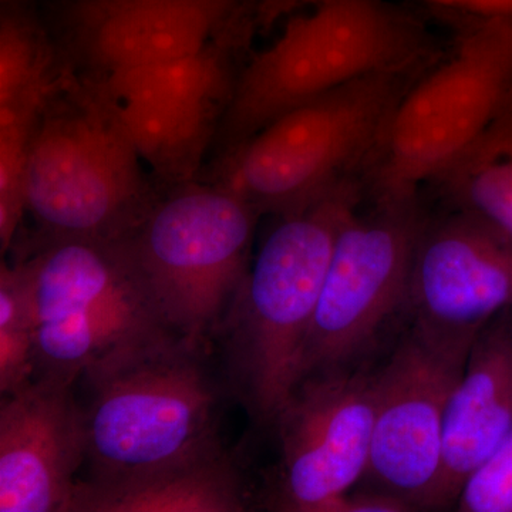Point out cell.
<instances>
[{
  "label": "cell",
  "instance_id": "cell-1",
  "mask_svg": "<svg viewBox=\"0 0 512 512\" xmlns=\"http://www.w3.org/2000/svg\"><path fill=\"white\" fill-rule=\"evenodd\" d=\"M340 181L279 215L224 318L229 376L252 416L275 423L301 382V363L340 228L359 208Z\"/></svg>",
  "mask_w": 512,
  "mask_h": 512
},
{
  "label": "cell",
  "instance_id": "cell-2",
  "mask_svg": "<svg viewBox=\"0 0 512 512\" xmlns=\"http://www.w3.org/2000/svg\"><path fill=\"white\" fill-rule=\"evenodd\" d=\"M429 56L367 74L276 117L231 147L215 183L259 214L305 207L370 163L403 94Z\"/></svg>",
  "mask_w": 512,
  "mask_h": 512
},
{
  "label": "cell",
  "instance_id": "cell-3",
  "mask_svg": "<svg viewBox=\"0 0 512 512\" xmlns=\"http://www.w3.org/2000/svg\"><path fill=\"white\" fill-rule=\"evenodd\" d=\"M200 348L168 336L84 373L90 481L137 476L221 444L217 393Z\"/></svg>",
  "mask_w": 512,
  "mask_h": 512
},
{
  "label": "cell",
  "instance_id": "cell-4",
  "mask_svg": "<svg viewBox=\"0 0 512 512\" xmlns=\"http://www.w3.org/2000/svg\"><path fill=\"white\" fill-rule=\"evenodd\" d=\"M156 200L126 133L87 83L67 72L30 147L26 212L40 237L121 239Z\"/></svg>",
  "mask_w": 512,
  "mask_h": 512
},
{
  "label": "cell",
  "instance_id": "cell-5",
  "mask_svg": "<svg viewBox=\"0 0 512 512\" xmlns=\"http://www.w3.org/2000/svg\"><path fill=\"white\" fill-rule=\"evenodd\" d=\"M427 56L423 30L386 0H313L235 79L225 143L237 146L306 101Z\"/></svg>",
  "mask_w": 512,
  "mask_h": 512
},
{
  "label": "cell",
  "instance_id": "cell-6",
  "mask_svg": "<svg viewBox=\"0 0 512 512\" xmlns=\"http://www.w3.org/2000/svg\"><path fill=\"white\" fill-rule=\"evenodd\" d=\"M35 302L36 377L73 384L92 367L177 335L123 238H37L22 258Z\"/></svg>",
  "mask_w": 512,
  "mask_h": 512
},
{
  "label": "cell",
  "instance_id": "cell-7",
  "mask_svg": "<svg viewBox=\"0 0 512 512\" xmlns=\"http://www.w3.org/2000/svg\"><path fill=\"white\" fill-rule=\"evenodd\" d=\"M259 212L218 183L177 185L130 234L128 254L167 325L201 346L249 271Z\"/></svg>",
  "mask_w": 512,
  "mask_h": 512
},
{
  "label": "cell",
  "instance_id": "cell-8",
  "mask_svg": "<svg viewBox=\"0 0 512 512\" xmlns=\"http://www.w3.org/2000/svg\"><path fill=\"white\" fill-rule=\"evenodd\" d=\"M456 52L403 94L370 160L377 197L416 195L450 175L512 93V23L474 19Z\"/></svg>",
  "mask_w": 512,
  "mask_h": 512
},
{
  "label": "cell",
  "instance_id": "cell-9",
  "mask_svg": "<svg viewBox=\"0 0 512 512\" xmlns=\"http://www.w3.org/2000/svg\"><path fill=\"white\" fill-rule=\"evenodd\" d=\"M426 222L416 195L377 197L336 237L301 363V380L346 369L375 342L394 313L406 309L414 251Z\"/></svg>",
  "mask_w": 512,
  "mask_h": 512
},
{
  "label": "cell",
  "instance_id": "cell-10",
  "mask_svg": "<svg viewBox=\"0 0 512 512\" xmlns=\"http://www.w3.org/2000/svg\"><path fill=\"white\" fill-rule=\"evenodd\" d=\"M84 82L141 161L173 187L195 180L235 86L221 40L173 62L93 74Z\"/></svg>",
  "mask_w": 512,
  "mask_h": 512
},
{
  "label": "cell",
  "instance_id": "cell-11",
  "mask_svg": "<svg viewBox=\"0 0 512 512\" xmlns=\"http://www.w3.org/2000/svg\"><path fill=\"white\" fill-rule=\"evenodd\" d=\"M466 346L410 329L375 380V421L366 476L413 510L436 504L448 404L463 375Z\"/></svg>",
  "mask_w": 512,
  "mask_h": 512
},
{
  "label": "cell",
  "instance_id": "cell-12",
  "mask_svg": "<svg viewBox=\"0 0 512 512\" xmlns=\"http://www.w3.org/2000/svg\"><path fill=\"white\" fill-rule=\"evenodd\" d=\"M373 421V372L346 367L303 377L275 420L281 440L276 510L333 512L366 476Z\"/></svg>",
  "mask_w": 512,
  "mask_h": 512
},
{
  "label": "cell",
  "instance_id": "cell-13",
  "mask_svg": "<svg viewBox=\"0 0 512 512\" xmlns=\"http://www.w3.org/2000/svg\"><path fill=\"white\" fill-rule=\"evenodd\" d=\"M512 308V239L461 210L424 224L410 271L412 328L471 348L480 330Z\"/></svg>",
  "mask_w": 512,
  "mask_h": 512
},
{
  "label": "cell",
  "instance_id": "cell-14",
  "mask_svg": "<svg viewBox=\"0 0 512 512\" xmlns=\"http://www.w3.org/2000/svg\"><path fill=\"white\" fill-rule=\"evenodd\" d=\"M73 384L35 377L0 406V512H67L86 463Z\"/></svg>",
  "mask_w": 512,
  "mask_h": 512
},
{
  "label": "cell",
  "instance_id": "cell-15",
  "mask_svg": "<svg viewBox=\"0 0 512 512\" xmlns=\"http://www.w3.org/2000/svg\"><path fill=\"white\" fill-rule=\"evenodd\" d=\"M242 0H73L70 46L94 74L194 55L237 26Z\"/></svg>",
  "mask_w": 512,
  "mask_h": 512
},
{
  "label": "cell",
  "instance_id": "cell-16",
  "mask_svg": "<svg viewBox=\"0 0 512 512\" xmlns=\"http://www.w3.org/2000/svg\"><path fill=\"white\" fill-rule=\"evenodd\" d=\"M512 430V308L478 333L446 417L434 507L456 504L467 478Z\"/></svg>",
  "mask_w": 512,
  "mask_h": 512
},
{
  "label": "cell",
  "instance_id": "cell-17",
  "mask_svg": "<svg viewBox=\"0 0 512 512\" xmlns=\"http://www.w3.org/2000/svg\"><path fill=\"white\" fill-rule=\"evenodd\" d=\"M244 485L222 444L114 481L74 484L67 512H239Z\"/></svg>",
  "mask_w": 512,
  "mask_h": 512
},
{
  "label": "cell",
  "instance_id": "cell-18",
  "mask_svg": "<svg viewBox=\"0 0 512 512\" xmlns=\"http://www.w3.org/2000/svg\"><path fill=\"white\" fill-rule=\"evenodd\" d=\"M66 76V74H64ZM55 86L33 90L0 104V247L5 254L26 214V174L30 147L40 116L50 97L64 80Z\"/></svg>",
  "mask_w": 512,
  "mask_h": 512
},
{
  "label": "cell",
  "instance_id": "cell-19",
  "mask_svg": "<svg viewBox=\"0 0 512 512\" xmlns=\"http://www.w3.org/2000/svg\"><path fill=\"white\" fill-rule=\"evenodd\" d=\"M63 73L32 9H2L0 19V104L33 90L55 86Z\"/></svg>",
  "mask_w": 512,
  "mask_h": 512
},
{
  "label": "cell",
  "instance_id": "cell-20",
  "mask_svg": "<svg viewBox=\"0 0 512 512\" xmlns=\"http://www.w3.org/2000/svg\"><path fill=\"white\" fill-rule=\"evenodd\" d=\"M453 173H457L454 191L461 210L512 239V156L484 158Z\"/></svg>",
  "mask_w": 512,
  "mask_h": 512
},
{
  "label": "cell",
  "instance_id": "cell-21",
  "mask_svg": "<svg viewBox=\"0 0 512 512\" xmlns=\"http://www.w3.org/2000/svg\"><path fill=\"white\" fill-rule=\"evenodd\" d=\"M458 511L512 512V430L467 478Z\"/></svg>",
  "mask_w": 512,
  "mask_h": 512
},
{
  "label": "cell",
  "instance_id": "cell-22",
  "mask_svg": "<svg viewBox=\"0 0 512 512\" xmlns=\"http://www.w3.org/2000/svg\"><path fill=\"white\" fill-rule=\"evenodd\" d=\"M413 507L402 498L394 497L383 491H363L353 494L352 491L340 498L333 512H404L412 511Z\"/></svg>",
  "mask_w": 512,
  "mask_h": 512
},
{
  "label": "cell",
  "instance_id": "cell-23",
  "mask_svg": "<svg viewBox=\"0 0 512 512\" xmlns=\"http://www.w3.org/2000/svg\"><path fill=\"white\" fill-rule=\"evenodd\" d=\"M474 19H497L512 23V0H420Z\"/></svg>",
  "mask_w": 512,
  "mask_h": 512
},
{
  "label": "cell",
  "instance_id": "cell-24",
  "mask_svg": "<svg viewBox=\"0 0 512 512\" xmlns=\"http://www.w3.org/2000/svg\"><path fill=\"white\" fill-rule=\"evenodd\" d=\"M35 0H2V9H30Z\"/></svg>",
  "mask_w": 512,
  "mask_h": 512
},
{
  "label": "cell",
  "instance_id": "cell-25",
  "mask_svg": "<svg viewBox=\"0 0 512 512\" xmlns=\"http://www.w3.org/2000/svg\"><path fill=\"white\" fill-rule=\"evenodd\" d=\"M295 2V0H276V5H284V3H286V5H288V3H293Z\"/></svg>",
  "mask_w": 512,
  "mask_h": 512
}]
</instances>
